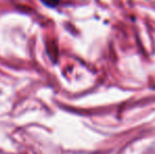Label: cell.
Segmentation results:
<instances>
[{
    "label": "cell",
    "instance_id": "cell-1",
    "mask_svg": "<svg viewBox=\"0 0 155 154\" xmlns=\"http://www.w3.org/2000/svg\"><path fill=\"white\" fill-rule=\"evenodd\" d=\"M60 1L61 0H41V2L45 5L49 6V8H55V6H57L60 3Z\"/></svg>",
    "mask_w": 155,
    "mask_h": 154
}]
</instances>
